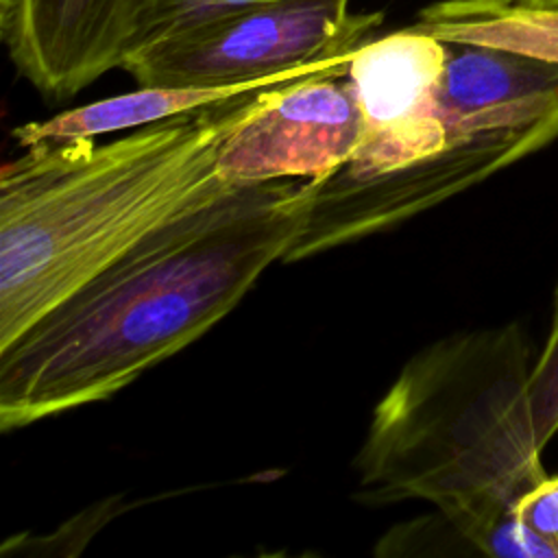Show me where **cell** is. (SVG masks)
Returning <instances> with one entry per match:
<instances>
[{
    "label": "cell",
    "mask_w": 558,
    "mask_h": 558,
    "mask_svg": "<svg viewBox=\"0 0 558 558\" xmlns=\"http://www.w3.org/2000/svg\"><path fill=\"white\" fill-rule=\"evenodd\" d=\"M447 46L418 24L360 44L347 81L360 109V142L338 170L366 177L395 170L447 146L438 85Z\"/></svg>",
    "instance_id": "8992f818"
},
{
    "label": "cell",
    "mask_w": 558,
    "mask_h": 558,
    "mask_svg": "<svg viewBox=\"0 0 558 558\" xmlns=\"http://www.w3.org/2000/svg\"><path fill=\"white\" fill-rule=\"evenodd\" d=\"M527 7H541V9H558V0H517Z\"/></svg>",
    "instance_id": "9a60e30c"
},
{
    "label": "cell",
    "mask_w": 558,
    "mask_h": 558,
    "mask_svg": "<svg viewBox=\"0 0 558 558\" xmlns=\"http://www.w3.org/2000/svg\"><path fill=\"white\" fill-rule=\"evenodd\" d=\"M347 70V68H338ZM310 76V74H307ZM303 78V76H299ZM294 78L259 81L248 85L231 87H146L137 85L135 92L102 98L89 105L65 109L48 120L26 122L13 131L20 146H31L37 142H65L78 137H98L102 133L140 129L153 122H161L174 116H183L222 100L238 98L253 89L288 83Z\"/></svg>",
    "instance_id": "30bf717a"
},
{
    "label": "cell",
    "mask_w": 558,
    "mask_h": 558,
    "mask_svg": "<svg viewBox=\"0 0 558 558\" xmlns=\"http://www.w3.org/2000/svg\"><path fill=\"white\" fill-rule=\"evenodd\" d=\"M133 0H0V35L41 96L63 100L124 61Z\"/></svg>",
    "instance_id": "9c48e42d"
},
{
    "label": "cell",
    "mask_w": 558,
    "mask_h": 558,
    "mask_svg": "<svg viewBox=\"0 0 558 558\" xmlns=\"http://www.w3.org/2000/svg\"><path fill=\"white\" fill-rule=\"evenodd\" d=\"M351 0H283L227 15L133 52L120 70L146 87H231L349 68L384 13Z\"/></svg>",
    "instance_id": "277c9868"
},
{
    "label": "cell",
    "mask_w": 558,
    "mask_h": 558,
    "mask_svg": "<svg viewBox=\"0 0 558 558\" xmlns=\"http://www.w3.org/2000/svg\"><path fill=\"white\" fill-rule=\"evenodd\" d=\"M438 116L447 140H493L527 157L558 140V61L445 41Z\"/></svg>",
    "instance_id": "ba28073f"
},
{
    "label": "cell",
    "mask_w": 558,
    "mask_h": 558,
    "mask_svg": "<svg viewBox=\"0 0 558 558\" xmlns=\"http://www.w3.org/2000/svg\"><path fill=\"white\" fill-rule=\"evenodd\" d=\"M360 109L347 70H325L272 85L225 140L218 174L229 183L323 179L360 142Z\"/></svg>",
    "instance_id": "52a82bcc"
},
{
    "label": "cell",
    "mask_w": 558,
    "mask_h": 558,
    "mask_svg": "<svg viewBox=\"0 0 558 558\" xmlns=\"http://www.w3.org/2000/svg\"><path fill=\"white\" fill-rule=\"evenodd\" d=\"M272 87V85H270ZM253 89L96 144L37 142L0 170V349L187 207L227 185L225 140Z\"/></svg>",
    "instance_id": "7a4b0ae2"
},
{
    "label": "cell",
    "mask_w": 558,
    "mask_h": 558,
    "mask_svg": "<svg viewBox=\"0 0 558 558\" xmlns=\"http://www.w3.org/2000/svg\"><path fill=\"white\" fill-rule=\"evenodd\" d=\"M530 403L536 442L541 449L558 436V286L554 292L551 323L541 353L532 364Z\"/></svg>",
    "instance_id": "4fadbf2b"
},
{
    "label": "cell",
    "mask_w": 558,
    "mask_h": 558,
    "mask_svg": "<svg viewBox=\"0 0 558 558\" xmlns=\"http://www.w3.org/2000/svg\"><path fill=\"white\" fill-rule=\"evenodd\" d=\"M512 514L543 558H558V473H547L525 490L512 506Z\"/></svg>",
    "instance_id": "5bb4252c"
},
{
    "label": "cell",
    "mask_w": 558,
    "mask_h": 558,
    "mask_svg": "<svg viewBox=\"0 0 558 558\" xmlns=\"http://www.w3.org/2000/svg\"><path fill=\"white\" fill-rule=\"evenodd\" d=\"M310 179L227 183L0 349V429L105 401L218 325L283 262Z\"/></svg>",
    "instance_id": "6da1fadb"
},
{
    "label": "cell",
    "mask_w": 558,
    "mask_h": 558,
    "mask_svg": "<svg viewBox=\"0 0 558 558\" xmlns=\"http://www.w3.org/2000/svg\"><path fill=\"white\" fill-rule=\"evenodd\" d=\"M275 2L283 0H133L124 61L133 52L148 48L161 39L174 37L179 33L192 31L196 26L222 20L240 11Z\"/></svg>",
    "instance_id": "7c38bea8"
},
{
    "label": "cell",
    "mask_w": 558,
    "mask_h": 558,
    "mask_svg": "<svg viewBox=\"0 0 558 558\" xmlns=\"http://www.w3.org/2000/svg\"><path fill=\"white\" fill-rule=\"evenodd\" d=\"M521 159L501 142L447 140L442 150L395 170L366 177L333 170L310 179L305 220L283 262H303L399 227Z\"/></svg>",
    "instance_id": "5b68a950"
},
{
    "label": "cell",
    "mask_w": 558,
    "mask_h": 558,
    "mask_svg": "<svg viewBox=\"0 0 558 558\" xmlns=\"http://www.w3.org/2000/svg\"><path fill=\"white\" fill-rule=\"evenodd\" d=\"M416 24L442 41L484 44L558 61V9L517 0H440L421 11Z\"/></svg>",
    "instance_id": "8fae6325"
},
{
    "label": "cell",
    "mask_w": 558,
    "mask_h": 558,
    "mask_svg": "<svg viewBox=\"0 0 558 558\" xmlns=\"http://www.w3.org/2000/svg\"><path fill=\"white\" fill-rule=\"evenodd\" d=\"M532 364L517 323L449 333L416 351L371 414L353 460L355 499H418L473 551L541 558L512 514L547 475L530 403Z\"/></svg>",
    "instance_id": "3957f363"
}]
</instances>
